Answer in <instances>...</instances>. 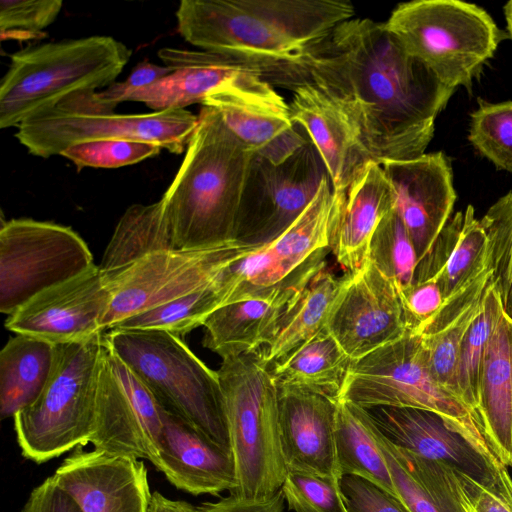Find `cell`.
Here are the masks:
<instances>
[{"label": "cell", "mask_w": 512, "mask_h": 512, "mask_svg": "<svg viewBox=\"0 0 512 512\" xmlns=\"http://www.w3.org/2000/svg\"><path fill=\"white\" fill-rule=\"evenodd\" d=\"M280 71L277 85L308 82L325 94L379 164L424 154L435 119L455 92L409 55L384 23L369 18L340 23Z\"/></svg>", "instance_id": "1"}, {"label": "cell", "mask_w": 512, "mask_h": 512, "mask_svg": "<svg viewBox=\"0 0 512 512\" xmlns=\"http://www.w3.org/2000/svg\"><path fill=\"white\" fill-rule=\"evenodd\" d=\"M354 13L345 0H183L176 20L188 43L260 64L268 82Z\"/></svg>", "instance_id": "2"}, {"label": "cell", "mask_w": 512, "mask_h": 512, "mask_svg": "<svg viewBox=\"0 0 512 512\" xmlns=\"http://www.w3.org/2000/svg\"><path fill=\"white\" fill-rule=\"evenodd\" d=\"M252 155L220 114L203 105L184 159L161 198L177 249H206L235 240Z\"/></svg>", "instance_id": "3"}, {"label": "cell", "mask_w": 512, "mask_h": 512, "mask_svg": "<svg viewBox=\"0 0 512 512\" xmlns=\"http://www.w3.org/2000/svg\"><path fill=\"white\" fill-rule=\"evenodd\" d=\"M131 56L110 36L32 46L11 55L0 82V128L19 126L77 92L115 82Z\"/></svg>", "instance_id": "4"}, {"label": "cell", "mask_w": 512, "mask_h": 512, "mask_svg": "<svg viewBox=\"0 0 512 512\" xmlns=\"http://www.w3.org/2000/svg\"><path fill=\"white\" fill-rule=\"evenodd\" d=\"M217 373L237 477L230 495L267 500L281 490L288 474L280 440L277 385L255 353L222 359Z\"/></svg>", "instance_id": "5"}, {"label": "cell", "mask_w": 512, "mask_h": 512, "mask_svg": "<svg viewBox=\"0 0 512 512\" xmlns=\"http://www.w3.org/2000/svg\"><path fill=\"white\" fill-rule=\"evenodd\" d=\"M108 331L105 335L112 350L165 410L231 451L217 371L210 369L173 333L118 328Z\"/></svg>", "instance_id": "6"}, {"label": "cell", "mask_w": 512, "mask_h": 512, "mask_svg": "<svg viewBox=\"0 0 512 512\" xmlns=\"http://www.w3.org/2000/svg\"><path fill=\"white\" fill-rule=\"evenodd\" d=\"M105 333L56 345L51 376L38 398L13 417L24 458L43 464L91 442Z\"/></svg>", "instance_id": "7"}, {"label": "cell", "mask_w": 512, "mask_h": 512, "mask_svg": "<svg viewBox=\"0 0 512 512\" xmlns=\"http://www.w3.org/2000/svg\"><path fill=\"white\" fill-rule=\"evenodd\" d=\"M384 24L409 55L454 90L470 89L508 37L483 8L458 0L400 3Z\"/></svg>", "instance_id": "8"}, {"label": "cell", "mask_w": 512, "mask_h": 512, "mask_svg": "<svg viewBox=\"0 0 512 512\" xmlns=\"http://www.w3.org/2000/svg\"><path fill=\"white\" fill-rule=\"evenodd\" d=\"M115 107L95 91L77 92L21 123L15 137L30 154L42 158L100 139L144 141L180 154L198 124V116L185 109L117 114Z\"/></svg>", "instance_id": "9"}, {"label": "cell", "mask_w": 512, "mask_h": 512, "mask_svg": "<svg viewBox=\"0 0 512 512\" xmlns=\"http://www.w3.org/2000/svg\"><path fill=\"white\" fill-rule=\"evenodd\" d=\"M340 399L364 409L430 410L483 433L477 415L433 377L420 335L410 332L352 361Z\"/></svg>", "instance_id": "10"}, {"label": "cell", "mask_w": 512, "mask_h": 512, "mask_svg": "<svg viewBox=\"0 0 512 512\" xmlns=\"http://www.w3.org/2000/svg\"><path fill=\"white\" fill-rule=\"evenodd\" d=\"M341 201L326 176L310 204L280 236L227 267L228 304L257 297L326 265Z\"/></svg>", "instance_id": "11"}, {"label": "cell", "mask_w": 512, "mask_h": 512, "mask_svg": "<svg viewBox=\"0 0 512 512\" xmlns=\"http://www.w3.org/2000/svg\"><path fill=\"white\" fill-rule=\"evenodd\" d=\"M93 265L88 245L70 227L28 218L2 220L0 311L9 316Z\"/></svg>", "instance_id": "12"}, {"label": "cell", "mask_w": 512, "mask_h": 512, "mask_svg": "<svg viewBox=\"0 0 512 512\" xmlns=\"http://www.w3.org/2000/svg\"><path fill=\"white\" fill-rule=\"evenodd\" d=\"M259 247L233 240L212 248L166 250L145 256L106 284L112 297L103 330L207 285Z\"/></svg>", "instance_id": "13"}, {"label": "cell", "mask_w": 512, "mask_h": 512, "mask_svg": "<svg viewBox=\"0 0 512 512\" xmlns=\"http://www.w3.org/2000/svg\"><path fill=\"white\" fill-rule=\"evenodd\" d=\"M326 176L325 165L310 141L278 164L253 153L234 239L251 246L272 242L306 209Z\"/></svg>", "instance_id": "14"}, {"label": "cell", "mask_w": 512, "mask_h": 512, "mask_svg": "<svg viewBox=\"0 0 512 512\" xmlns=\"http://www.w3.org/2000/svg\"><path fill=\"white\" fill-rule=\"evenodd\" d=\"M158 56L172 72L132 93L127 101L143 102L154 111H162L184 109L202 104L213 94L232 92L258 105L289 110L267 82L270 72L260 64L210 51L171 47L160 49Z\"/></svg>", "instance_id": "15"}, {"label": "cell", "mask_w": 512, "mask_h": 512, "mask_svg": "<svg viewBox=\"0 0 512 512\" xmlns=\"http://www.w3.org/2000/svg\"><path fill=\"white\" fill-rule=\"evenodd\" d=\"M163 411L147 386L115 354L105 335L90 442L93 449L154 464L163 429Z\"/></svg>", "instance_id": "16"}, {"label": "cell", "mask_w": 512, "mask_h": 512, "mask_svg": "<svg viewBox=\"0 0 512 512\" xmlns=\"http://www.w3.org/2000/svg\"><path fill=\"white\" fill-rule=\"evenodd\" d=\"M382 434L395 446L441 462L483 486L492 485L503 465L482 432L425 409H366Z\"/></svg>", "instance_id": "17"}, {"label": "cell", "mask_w": 512, "mask_h": 512, "mask_svg": "<svg viewBox=\"0 0 512 512\" xmlns=\"http://www.w3.org/2000/svg\"><path fill=\"white\" fill-rule=\"evenodd\" d=\"M326 329L352 361L406 334L396 287L371 260L358 271L345 273Z\"/></svg>", "instance_id": "18"}, {"label": "cell", "mask_w": 512, "mask_h": 512, "mask_svg": "<svg viewBox=\"0 0 512 512\" xmlns=\"http://www.w3.org/2000/svg\"><path fill=\"white\" fill-rule=\"evenodd\" d=\"M111 297L99 266L93 265L33 297L7 317L5 327L54 345L87 341L105 333L102 321Z\"/></svg>", "instance_id": "19"}, {"label": "cell", "mask_w": 512, "mask_h": 512, "mask_svg": "<svg viewBox=\"0 0 512 512\" xmlns=\"http://www.w3.org/2000/svg\"><path fill=\"white\" fill-rule=\"evenodd\" d=\"M82 512H147L151 491L140 459L100 450H73L52 475Z\"/></svg>", "instance_id": "20"}, {"label": "cell", "mask_w": 512, "mask_h": 512, "mask_svg": "<svg viewBox=\"0 0 512 512\" xmlns=\"http://www.w3.org/2000/svg\"><path fill=\"white\" fill-rule=\"evenodd\" d=\"M395 196V210L416 249L418 261L450 219L456 201L449 160L442 152L380 164Z\"/></svg>", "instance_id": "21"}, {"label": "cell", "mask_w": 512, "mask_h": 512, "mask_svg": "<svg viewBox=\"0 0 512 512\" xmlns=\"http://www.w3.org/2000/svg\"><path fill=\"white\" fill-rule=\"evenodd\" d=\"M326 265L257 297L233 302L204 322L202 344L222 359L257 352L268 344Z\"/></svg>", "instance_id": "22"}, {"label": "cell", "mask_w": 512, "mask_h": 512, "mask_svg": "<svg viewBox=\"0 0 512 512\" xmlns=\"http://www.w3.org/2000/svg\"><path fill=\"white\" fill-rule=\"evenodd\" d=\"M277 388L280 440L288 472L341 479L335 442L337 402L297 388Z\"/></svg>", "instance_id": "23"}, {"label": "cell", "mask_w": 512, "mask_h": 512, "mask_svg": "<svg viewBox=\"0 0 512 512\" xmlns=\"http://www.w3.org/2000/svg\"><path fill=\"white\" fill-rule=\"evenodd\" d=\"M162 419L156 469L178 490L194 496L232 493L237 485L232 452L165 409Z\"/></svg>", "instance_id": "24"}, {"label": "cell", "mask_w": 512, "mask_h": 512, "mask_svg": "<svg viewBox=\"0 0 512 512\" xmlns=\"http://www.w3.org/2000/svg\"><path fill=\"white\" fill-rule=\"evenodd\" d=\"M291 90L290 118L306 131L334 192L343 195L373 159L343 112L318 88L303 82Z\"/></svg>", "instance_id": "25"}, {"label": "cell", "mask_w": 512, "mask_h": 512, "mask_svg": "<svg viewBox=\"0 0 512 512\" xmlns=\"http://www.w3.org/2000/svg\"><path fill=\"white\" fill-rule=\"evenodd\" d=\"M394 207V192L382 166L368 162L342 195L332 241L331 250L345 273L358 271L369 260L373 234Z\"/></svg>", "instance_id": "26"}, {"label": "cell", "mask_w": 512, "mask_h": 512, "mask_svg": "<svg viewBox=\"0 0 512 512\" xmlns=\"http://www.w3.org/2000/svg\"><path fill=\"white\" fill-rule=\"evenodd\" d=\"M489 268L488 237L474 207L468 205L449 219L429 252L418 261L413 283L436 281L446 300Z\"/></svg>", "instance_id": "27"}, {"label": "cell", "mask_w": 512, "mask_h": 512, "mask_svg": "<svg viewBox=\"0 0 512 512\" xmlns=\"http://www.w3.org/2000/svg\"><path fill=\"white\" fill-rule=\"evenodd\" d=\"M477 415L499 461L512 467V318L502 308L480 370Z\"/></svg>", "instance_id": "28"}, {"label": "cell", "mask_w": 512, "mask_h": 512, "mask_svg": "<svg viewBox=\"0 0 512 512\" xmlns=\"http://www.w3.org/2000/svg\"><path fill=\"white\" fill-rule=\"evenodd\" d=\"M202 105L214 108L250 152L272 163H281L308 141L294 129L289 110L258 105L232 92L213 94Z\"/></svg>", "instance_id": "29"}, {"label": "cell", "mask_w": 512, "mask_h": 512, "mask_svg": "<svg viewBox=\"0 0 512 512\" xmlns=\"http://www.w3.org/2000/svg\"><path fill=\"white\" fill-rule=\"evenodd\" d=\"M376 438L396 494L411 512H465L454 469L393 445L378 427Z\"/></svg>", "instance_id": "30"}, {"label": "cell", "mask_w": 512, "mask_h": 512, "mask_svg": "<svg viewBox=\"0 0 512 512\" xmlns=\"http://www.w3.org/2000/svg\"><path fill=\"white\" fill-rule=\"evenodd\" d=\"M56 345L16 334L0 353V415L14 417L45 388L55 362Z\"/></svg>", "instance_id": "31"}, {"label": "cell", "mask_w": 512, "mask_h": 512, "mask_svg": "<svg viewBox=\"0 0 512 512\" xmlns=\"http://www.w3.org/2000/svg\"><path fill=\"white\" fill-rule=\"evenodd\" d=\"M351 362L325 328L269 370L277 387L297 388L337 402Z\"/></svg>", "instance_id": "32"}, {"label": "cell", "mask_w": 512, "mask_h": 512, "mask_svg": "<svg viewBox=\"0 0 512 512\" xmlns=\"http://www.w3.org/2000/svg\"><path fill=\"white\" fill-rule=\"evenodd\" d=\"M177 249L160 200L133 204L120 218L99 265L107 284L145 256Z\"/></svg>", "instance_id": "33"}, {"label": "cell", "mask_w": 512, "mask_h": 512, "mask_svg": "<svg viewBox=\"0 0 512 512\" xmlns=\"http://www.w3.org/2000/svg\"><path fill=\"white\" fill-rule=\"evenodd\" d=\"M369 412L339 399L336 410V455L340 476L362 477L397 496L386 458Z\"/></svg>", "instance_id": "34"}, {"label": "cell", "mask_w": 512, "mask_h": 512, "mask_svg": "<svg viewBox=\"0 0 512 512\" xmlns=\"http://www.w3.org/2000/svg\"><path fill=\"white\" fill-rule=\"evenodd\" d=\"M345 282L324 268L311 281L299 303L273 339L254 352L269 369L326 328L334 301Z\"/></svg>", "instance_id": "35"}, {"label": "cell", "mask_w": 512, "mask_h": 512, "mask_svg": "<svg viewBox=\"0 0 512 512\" xmlns=\"http://www.w3.org/2000/svg\"><path fill=\"white\" fill-rule=\"evenodd\" d=\"M223 272L207 285L127 318L113 329L163 330L180 337L188 334L195 328L203 326L205 320L214 311L227 304Z\"/></svg>", "instance_id": "36"}, {"label": "cell", "mask_w": 512, "mask_h": 512, "mask_svg": "<svg viewBox=\"0 0 512 512\" xmlns=\"http://www.w3.org/2000/svg\"><path fill=\"white\" fill-rule=\"evenodd\" d=\"M502 308L500 296L492 283L485 294L478 315L465 334L460 349L456 369L457 395L476 415L483 356Z\"/></svg>", "instance_id": "37"}, {"label": "cell", "mask_w": 512, "mask_h": 512, "mask_svg": "<svg viewBox=\"0 0 512 512\" xmlns=\"http://www.w3.org/2000/svg\"><path fill=\"white\" fill-rule=\"evenodd\" d=\"M369 260L394 283L396 290L413 284L418 256L395 207L381 220L373 234Z\"/></svg>", "instance_id": "38"}, {"label": "cell", "mask_w": 512, "mask_h": 512, "mask_svg": "<svg viewBox=\"0 0 512 512\" xmlns=\"http://www.w3.org/2000/svg\"><path fill=\"white\" fill-rule=\"evenodd\" d=\"M480 221L489 241L493 285L512 318V191L499 198Z\"/></svg>", "instance_id": "39"}, {"label": "cell", "mask_w": 512, "mask_h": 512, "mask_svg": "<svg viewBox=\"0 0 512 512\" xmlns=\"http://www.w3.org/2000/svg\"><path fill=\"white\" fill-rule=\"evenodd\" d=\"M468 139L498 169L512 172V101L489 103L478 99Z\"/></svg>", "instance_id": "40"}, {"label": "cell", "mask_w": 512, "mask_h": 512, "mask_svg": "<svg viewBox=\"0 0 512 512\" xmlns=\"http://www.w3.org/2000/svg\"><path fill=\"white\" fill-rule=\"evenodd\" d=\"M484 297L437 331L420 335L433 377L458 399L456 369L460 349L466 332L481 309Z\"/></svg>", "instance_id": "41"}, {"label": "cell", "mask_w": 512, "mask_h": 512, "mask_svg": "<svg viewBox=\"0 0 512 512\" xmlns=\"http://www.w3.org/2000/svg\"><path fill=\"white\" fill-rule=\"evenodd\" d=\"M161 149L157 144L144 141L100 139L69 146L60 155L73 162L78 170L84 167L118 168L153 157Z\"/></svg>", "instance_id": "42"}, {"label": "cell", "mask_w": 512, "mask_h": 512, "mask_svg": "<svg viewBox=\"0 0 512 512\" xmlns=\"http://www.w3.org/2000/svg\"><path fill=\"white\" fill-rule=\"evenodd\" d=\"M281 490L294 512H348L337 478L288 472Z\"/></svg>", "instance_id": "43"}, {"label": "cell", "mask_w": 512, "mask_h": 512, "mask_svg": "<svg viewBox=\"0 0 512 512\" xmlns=\"http://www.w3.org/2000/svg\"><path fill=\"white\" fill-rule=\"evenodd\" d=\"M60 0H1V39H29L51 25L59 15Z\"/></svg>", "instance_id": "44"}, {"label": "cell", "mask_w": 512, "mask_h": 512, "mask_svg": "<svg viewBox=\"0 0 512 512\" xmlns=\"http://www.w3.org/2000/svg\"><path fill=\"white\" fill-rule=\"evenodd\" d=\"M455 475L465 512H512V476L504 464L490 486H483L456 470Z\"/></svg>", "instance_id": "45"}, {"label": "cell", "mask_w": 512, "mask_h": 512, "mask_svg": "<svg viewBox=\"0 0 512 512\" xmlns=\"http://www.w3.org/2000/svg\"><path fill=\"white\" fill-rule=\"evenodd\" d=\"M340 488L348 512H411L398 496L362 477L342 476Z\"/></svg>", "instance_id": "46"}, {"label": "cell", "mask_w": 512, "mask_h": 512, "mask_svg": "<svg viewBox=\"0 0 512 512\" xmlns=\"http://www.w3.org/2000/svg\"><path fill=\"white\" fill-rule=\"evenodd\" d=\"M397 293L407 332L417 335L445 300L440 285L434 280L413 283Z\"/></svg>", "instance_id": "47"}, {"label": "cell", "mask_w": 512, "mask_h": 512, "mask_svg": "<svg viewBox=\"0 0 512 512\" xmlns=\"http://www.w3.org/2000/svg\"><path fill=\"white\" fill-rule=\"evenodd\" d=\"M171 72L168 66L143 61L133 68L125 81L112 83L104 91L97 92V96L103 102L117 106L127 101L132 93L158 82Z\"/></svg>", "instance_id": "48"}, {"label": "cell", "mask_w": 512, "mask_h": 512, "mask_svg": "<svg viewBox=\"0 0 512 512\" xmlns=\"http://www.w3.org/2000/svg\"><path fill=\"white\" fill-rule=\"evenodd\" d=\"M20 512H82L74 499L62 490L52 476L30 493Z\"/></svg>", "instance_id": "49"}, {"label": "cell", "mask_w": 512, "mask_h": 512, "mask_svg": "<svg viewBox=\"0 0 512 512\" xmlns=\"http://www.w3.org/2000/svg\"><path fill=\"white\" fill-rule=\"evenodd\" d=\"M284 495L279 490L273 497L262 501L244 500L233 495L215 502L199 505L200 512H283Z\"/></svg>", "instance_id": "50"}, {"label": "cell", "mask_w": 512, "mask_h": 512, "mask_svg": "<svg viewBox=\"0 0 512 512\" xmlns=\"http://www.w3.org/2000/svg\"><path fill=\"white\" fill-rule=\"evenodd\" d=\"M147 512H200L199 505L170 499L158 491L152 492Z\"/></svg>", "instance_id": "51"}, {"label": "cell", "mask_w": 512, "mask_h": 512, "mask_svg": "<svg viewBox=\"0 0 512 512\" xmlns=\"http://www.w3.org/2000/svg\"><path fill=\"white\" fill-rule=\"evenodd\" d=\"M504 13L507 22V31L510 38L512 39V1L506 3L504 6Z\"/></svg>", "instance_id": "52"}, {"label": "cell", "mask_w": 512, "mask_h": 512, "mask_svg": "<svg viewBox=\"0 0 512 512\" xmlns=\"http://www.w3.org/2000/svg\"><path fill=\"white\" fill-rule=\"evenodd\" d=\"M512 468V467H511Z\"/></svg>", "instance_id": "53"}]
</instances>
